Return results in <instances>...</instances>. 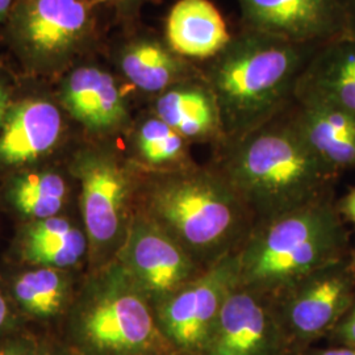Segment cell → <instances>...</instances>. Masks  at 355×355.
<instances>
[{"instance_id":"6da1fadb","label":"cell","mask_w":355,"mask_h":355,"mask_svg":"<svg viewBox=\"0 0 355 355\" xmlns=\"http://www.w3.org/2000/svg\"><path fill=\"white\" fill-rule=\"evenodd\" d=\"M211 164L241 196L255 225L333 192L341 175L309 148L287 111L215 149Z\"/></svg>"},{"instance_id":"7a4b0ae2","label":"cell","mask_w":355,"mask_h":355,"mask_svg":"<svg viewBox=\"0 0 355 355\" xmlns=\"http://www.w3.org/2000/svg\"><path fill=\"white\" fill-rule=\"evenodd\" d=\"M137 208L204 270L240 252L255 223L248 205L212 164L150 173Z\"/></svg>"},{"instance_id":"3957f363","label":"cell","mask_w":355,"mask_h":355,"mask_svg":"<svg viewBox=\"0 0 355 355\" xmlns=\"http://www.w3.org/2000/svg\"><path fill=\"white\" fill-rule=\"evenodd\" d=\"M318 48L243 29L208 60L202 71L215 94L225 142L265 125L291 107L296 82Z\"/></svg>"},{"instance_id":"277c9868","label":"cell","mask_w":355,"mask_h":355,"mask_svg":"<svg viewBox=\"0 0 355 355\" xmlns=\"http://www.w3.org/2000/svg\"><path fill=\"white\" fill-rule=\"evenodd\" d=\"M336 202L333 191L255 225L237 253L239 284L271 296L349 257L350 233Z\"/></svg>"},{"instance_id":"5b68a950","label":"cell","mask_w":355,"mask_h":355,"mask_svg":"<svg viewBox=\"0 0 355 355\" xmlns=\"http://www.w3.org/2000/svg\"><path fill=\"white\" fill-rule=\"evenodd\" d=\"M71 333L78 355H178L152 303L114 259L89 280Z\"/></svg>"},{"instance_id":"8992f818","label":"cell","mask_w":355,"mask_h":355,"mask_svg":"<svg viewBox=\"0 0 355 355\" xmlns=\"http://www.w3.org/2000/svg\"><path fill=\"white\" fill-rule=\"evenodd\" d=\"M74 170L80 182V209L89 249L101 268L114 261L127 237L140 178L132 166L104 149L80 153Z\"/></svg>"},{"instance_id":"52a82bcc","label":"cell","mask_w":355,"mask_h":355,"mask_svg":"<svg viewBox=\"0 0 355 355\" xmlns=\"http://www.w3.org/2000/svg\"><path fill=\"white\" fill-rule=\"evenodd\" d=\"M354 295L355 268L346 257L268 296L288 354L303 355L325 340Z\"/></svg>"},{"instance_id":"ba28073f","label":"cell","mask_w":355,"mask_h":355,"mask_svg":"<svg viewBox=\"0 0 355 355\" xmlns=\"http://www.w3.org/2000/svg\"><path fill=\"white\" fill-rule=\"evenodd\" d=\"M239 282V258L233 254L153 305L157 324L178 355L203 354Z\"/></svg>"},{"instance_id":"9c48e42d","label":"cell","mask_w":355,"mask_h":355,"mask_svg":"<svg viewBox=\"0 0 355 355\" xmlns=\"http://www.w3.org/2000/svg\"><path fill=\"white\" fill-rule=\"evenodd\" d=\"M117 261L152 305L203 274L187 252L152 218L136 209Z\"/></svg>"},{"instance_id":"30bf717a","label":"cell","mask_w":355,"mask_h":355,"mask_svg":"<svg viewBox=\"0 0 355 355\" xmlns=\"http://www.w3.org/2000/svg\"><path fill=\"white\" fill-rule=\"evenodd\" d=\"M243 29L320 46L349 32L341 0H237Z\"/></svg>"},{"instance_id":"8fae6325","label":"cell","mask_w":355,"mask_h":355,"mask_svg":"<svg viewBox=\"0 0 355 355\" xmlns=\"http://www.w3.org/2000/svg\"><path fill=\"white\" fill-rule=\"evenodd\" d=\"M92 0H23L13 17L15 36L41 62L62 60L87 38Z\"/></svg>"},{"instance_id":"7c38bea8","label":"cell","mask_w":355,"mask_h":355,"mask_svg":"<svg viewBox=\"0 0 355 355\" xmlns=\"http://www.w3.org/2000/svg\"><path fill=\"white\" fill-rule=\"evenodd\" d=\"M202 355H290L270 297L237 284Z\"/></svg>"},{"instance_id":"4fadbf2b","label":"cell","mask_w":355,"mask_h":355,"mask_svg":"<svg viewBox=\"0 0 355 355\" xmlns=\"http://www.w3.org/2000/svg\"><path fill=\"white\" fill-rule=\"evenodd\" d=\"M293 102L355 114V35L318 46L296 82Z\"/></svg>"},{"instance_id":"5bb4252c","label":"cell","mask_w":355,"mask_h":355,"mask_svg":"<svg viewBox=\"0 0 355 355\" xmlns=\"http://www.w3.org/2000/svg\"><path fill=\"white\" fill-rule=\"evenodd\" d=\"M62 102L66 110L89 132L111 136L130 124L127 99L116 79L95 66H83L64 82Z\"/></svg>"},{"instance_id":"9a60e30c","label":"cell","mask_w":355,"mask_h":355,"mask_svg":"<svg viewBox=\"0 0 355 355\" xmlns=\"http://www.w3.org/2000/svg\"><path fill=\"white\" fill-rule=\"evenodd\" d=\"M153 114L173 128L191 145L225 142V133L215 94L204 76L189 79L157 95Z\"/></svg>"},{"instance_id":"2e32d148","label":"cell","mask_w":355,"mask_h":355,"mask_svg":"<svg viewBox=\"0 0 355 355\" xmlns=\"http://www.w3.org/2000/svg\"><path fill=\"white\" fill-rule=\"evenodd\" d=\"M0 130V162L26 165L48 154L57 145L62 119L51 102L26 99L11 107Z\"/></svg>"},{"instance_id":"e0dca14e","label":"cell","mask_w":355,"mask_h":355,"mask_svg":"<svg viewBox=\"0 0 355 355\" xmlns=\"http://www.w3.org/2000/svg\"><path fill=\"white\" fill-rule=\"evenodd\" d=\"M287 114L309 148L338 174L355 170V114L292 103Z\"/></svg>"},{"instance_id":"ac0fdd59","label":"cell","mask_w":355,"mask_h":355,"mask_svg":"<svg viewBox=\"0 0 355 355\" xmlns=\"http://www.w3.org/2000/svg\"><path fill=\"white\" fill-rule=\"evenodd\" d=\"M230 38L223 15L209 0H179L166 20V42L191 61L214 58Z\"/></svg>"},{"instance_id":"d6986e66","label":"cell","mask_w":355,"mask_h":355,"mask_svg":"<svg viewBox=\"0 0 355 355\" xmlns=\"http://www.w3.org/2000/svg\"><path fill=\"white\" fill-rule=\"evenodd\" d=\"M119 66L128 82L142 92L159 95L189 79L203 76L200 67L179 55L167 42L139 38L119 54Z\"/></svg>"},{"instance_id":"ffe728a7","label":"cell","mask_w":355,"mask_h":355,"mask_svg":"<svg viewBox=\"0 0 355 355\" xmlns=\"http://www.w3.org/2000/svg\"><path fill=\"white\" fill-rule=\"evenodd\" d=\"M89 239L66 218L36 220L26 229L21 252L28 262L62 270L74 266L86 254Z\"/></svg>"},{"instance_id":"44dd1931","label":"cell","mask_w":355,"mask_h":355,"mask_svg":"<svg viewBox=\"0 0 355 355\" xmlns=\"http://www.w3.org/2000/svg\"><path fill=\"white\" fill-rule=\"evenodd\" d=\"M191 146L189 141L153 112L141 121L133 133L137 162L150 168L153 174L173 173L196 165Z\"/></svg>"},{"instance_id":"7402d4cb","label":"cell","mask_w":355,"mask_h":355,"mask_svg":"<svg viewBox=\"0 0 355 355\" xmlns=\"http://www.w3.org/2000/svg\"><path fill=\"white\" fill-rule=\"evenodd\" d=\"M69 296V283L58 268L40 267L19 277L15 297L29 315L38 318L57 316Z\"/></svg>"},{"instance_id":"603a6c76","label":"cell","mask_w":355,"mask_h":355,"mask_svg":"<svg viewBox=\"0 0 355 355\" xmlns=\"http://www.w3.org/2000/svg\"><path fill=\"white\" fill-rule=\"evenodd\" d=\"M64 178L54 173H28L16 178L11 202L23 215L44 220L57 215L66 200Z\"/></svg>"},{"instance_id":"cb8c5ba5","label":"cell","mask_w":355,"mask_h":355,"mask_svg":"<svg viewBox=\"0 0 355 355\" xmlns=\"http://www.w3.org/2000/svg\"><path fill=\"white\" fill-rule=\"evenodd\" d=\"M328 345L355 349V295L352 304L325 338Z\"/></svg>"},{"instance_id":"d4e9b609","label":"cell","mask_w":355,"mask_h":355,"mask_svg":"<svg viewBox=\"0 0 355 355\" xmlns=\"http://www.w3.org/2000/svg\"><path fill=\"white\" fill-rule=\"evenodd\" d=\"M37 345L29 337H15L0 343V355H35Z\"/></svg>"},{"instance_id":"484cf974","label":"cell","mask_w":355,"mask_h":355,"mask_svg":"<svg viewBox=\"0 0 355 355\" xmlns=\"http://www.w3.org/2000/svg\"><path fill=\"white\" fill-rule=\"evenodd\" d=\"M336 204L343 221L355 225V186L347 191L340 199H337Z\"/></svg>"},{"instance_id":"4316f807","label":"cell","mask_w":355,"mask_h":355,"mask_svg":"<svg viewBox=\"0 0 355 355\" xmlns=\"http://www.w3.org/2000/svg\"><path fill=\"white\" fill-rule=\"evenodd\" d=\"M94 1H101L104 4H108V6L114 7L116 11L128 15V13L136 12L137 10H140L141 6H144L145 3L153 1V0H94Z\"/></svg>"},{"instance_id":"83f0119b","label":"cell","mask_w":355,"mask_h":355,"mask_svg":"<svg viewBox=\"0 0 355 355\" xmlns=\"http://www.w3.org/2000/svg\"><path fill=\"white\" fill-rule=\"evenodd\" d=\"M303 355H355V349L347 346H334L328 345L325 347L313 346L308 349Z\"/></svg>"},{"instance_id":"f1b7e54d","label":"cell","mask_w":355,"mask_h":355,"mask_svg":"<svg viewBox=\"0 0 355 355\" xmlns=\"http://www.w3.org/2000/svg\"><path fill=\"white\" fill-rule=\"evenodd\" d=\"M10 110H11V107H10L8 91L0 83V129L3 127Z\"/></svg>"},{"instance_id":"f546056e","label":"cell","mask_w":355,"mask_h":355,"mask_svg":"<svg viewBox=\"0 0 355 355\" xmlns=\"http://www.w3.org/2000/svg\"><path fill=\"white\" fill-rule=\"evenodd\" d=\"M347 16L349 32L355 35V0H341Z\"/></svg>"},{"instance_id":"4dcf8cb0","label":"cell","mask_w":355,"mask_h":355,"mask_svg":"<svg viewBox=\"0 0 355 355\" xmlns=\"http://www.w3.org/2000/svg\"><path fill=\"white\" fill-rule=\"evenodd\" d=\"M10 311H8V305L6 303L1 292H0V334L4 330L8 328L10 325Z\"/></svg>"},{"instance_id":"1f68e13d","label":"cell","mask_w":355,"mask_h":355,"mask_svg":"<svg viewBox=\"0 0 355 355\" xmlns=\"http://www.w3.org/2000/svg\"><path fill=\"white\" fill-rule=\"evenodd\" d=\"M35 355H69L64 350H60L51 345H41L38 343Z\"/></svg>"},{"instance_id":"d6a6232c","label":"cell","mask_w":355,"mask_h":355,"mask_svg":"<svg viewBox=\"0 0 355 355\" xmlns=\"http://www.w3.org/2000/svg\"><path fill=\"white\" fill-rule=\"evenodd\" d=\"M12 0H0V21L7 16Z\"/></svg>"},{"instance_id":"836d02e7","label":"cell","mask_w":355,"mask_h":355,"mask_svg":"<svg viewBox=\"0 0 355 355\" xmlns=\"http://www.w3.org/2000/svg\"><path fill=\"white\" fill-rule=\"evenodd\" d=\"M349 259H350V263H352L353 267L355 268V246L352 248V252H350V255H349Z\"/></svg>"}]
</instances>
